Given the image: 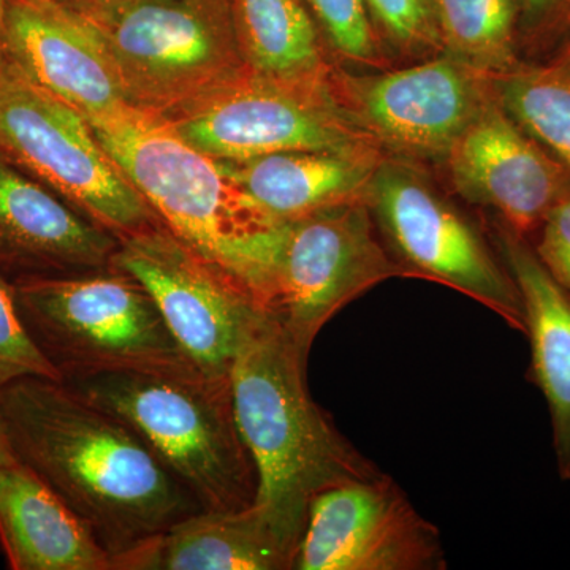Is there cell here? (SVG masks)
<instances>
[{"label": "cell", "mask_w": 570, "mask_h": 570, "mask_svg": "<svg viewBox=\"0 0 570 570\" xmlns=\"http://www.w3.org/2000/svg\"><path fill=\"white\" fill-rule=\"evenodd\" d=\"M498 247L523 303L531 374L549 406L558 472L570 480V292L509 227L499 228Z\"/></svg>", "instance_id": "cell-18"}, {"label": "cell", "mask_w": 570, "mask_h": 570, "mask_svg": "<svg viewBox=\"0 0 570 570\" xmlns=\"http://www.w3.org/2000/svg\"><path fill=\"white\" fill-rule=\"evenodd\" d=\"M564 58H562V61L560 63V67L558 69H561L562 71H566V73L570 75V43L568 45V50H566Z\"/></svg>", "instance_id": "cell-32"}, {"label": "cell", "mask_w": 570, "mask_h": 570, "mask_svg": "<svg viewBox=\"0 0 570 570\" xmlns=\"http://www.w3.org/2000/svg\"><path fill=\"white\" fill-rule=\"evenodd\" d=\"M379 36L401 51H442L431 0H365Z\"/></svg>", "instance_id": "cell-25"}, {"label": "cell", "mask_w": 570, "mask_h": 570, "mask_svg": "<svg viewBox=\"0 0 570 570\" xmlns=\"http://www.w3.org/2000/svg\"><path fill=\"white\" fill-rule=\"evenodd\" d=\"M306 360L265 311L230 370L236 425L257 472L254 505L296 549L317 493L379 474L311 397Z\"/></svg>", "instance_id": "cell-2"}, {"label": "cell", "mask_w": 570, "mask_h": 570, "mask_svg": "<svg viewBox=\"0 0 570 570\" xmlns=\"http://www.w3.org/2000/svg\"><path fill=\"white\" fill-rule=\"evenodd\" d=\"M0 420L13 455L36 472L118 562L200 502L122 420L56 379L0 389Z\"/></svg>", "instance_id": "cell-1"}, {"label": "cell", "mask_w": 570, "mask_h": 570, "mask_svg": "<svg viewBox=\"0 0 570 570\" xmlns=\"http://www.w3.org/2000/svg\"><path fill=\"white\" fill-rule=\"evenodd\" d=\"M236 43L255 73L291 82H328L322 33L303 0H228Z\"/></svg>", "instance_id": "cell-21"}, {"label": "cell", "mask_w": 570, "mask_h": 570, "mask_svg": "<svg viewBox=\"0 0 570 570\" xmlns=\"http://www.w3.org/2000/svg\"><path fill=\"white\" fill-rule=\"evenodd\" d=\"M61 382L132 428L204 510L254 504L257 472L236 425L230 376H206L197 367L115 370Z\"/></svg>", "instance_id": "cell-4"}, {"label": "cell", "mask_w": 570, "mask_h": 570, "mask_svg": "<svg viewBox=\"0 0 570 570\" xmlns=\"http://www.w3.org/2000/svg\"><path fill=\"white\" fill-rule=\"evenodd\" d=\"M217 160V159H216ZM382 157L330 151H281L242 160H217L266 212L298 219L356 202H366Z\"/></svg>", "instance_id": "cell-20"}, {"label": "cell", "mask_w": 570, "mask_h": 570, "mask_svg": "<svg viewBox=\"0 0 570 570\" xmlns=\"http://www.w3.org/2000/svg\"><path fill=\"white\" fill-rule=\"evenodd\" d=\"M434 524L387 475L328 487L311 501L294 570L444 569Z\"/></svg>", "instance_id": "cell-13"}, {"label": "cell", "mask_w": 570, "mask_h": 570, "mask_svg": "<svg viewBox=\"0 0 570 570\" xmlns=\"http://www.w3.org/2000/svg\"><path fill=\"white\" fill-rule=\"evenodd\" d=\"M442 51L487 77L513 70L520 0H431Z\"/></svg>", "instance_id": "cell-22"}, {"label": "cell", "mask_w": 570, "mask_h": 570, "mask_svg": "<svg viewBox=\"0 0 570 570\" xmlns=\"http://www.w3.org/2000/svg\"><path fill=\"white\" fill-rule=\"evenodd\" d=\"M535 254L550 275L570 292V195L543 220Z\"/></svg>", "instance_id": "cell-27"}, {"label": "cell", "mask_w": 570, "mask_h": 570, "mask_svg": "<svg viewBox=\"0 0 570 570\" xmlns=\"http://www.w3.org/2000/svg\"><path fill=\"white\" fill-rule=\"evenodd\" d=\"M13 455L11 452L9 441H7L6 433H3L2 420H0V464L9 460Z\"/></svg>", "instance_id": "cell-31"}, {"label": "cell", "mask_w": 570, "mask_h": 570, "mask_svg": "<svg viewBox=\"0 0 570 570\" xmlns=\"http://www.w3.org/2000/svg\"><path fill=\"white\" fill-rule=\"evenodd\" d=\"M184 141L217 160L281 151L381 156L377 142L347 118L328 82L275 80L246 69L163 118Z\"/></svg>", "instance_id": "cell-8"}, {"label": "cell", "mask_w": 570, "mask_h": 570, "mask_svg": "<svg viewBox=\"0 0 570 570\" xmlns=\"http://www.w3.org/2000/svg\"><path fill=\"white\" fill-rule=\"evenodd\" d=\"M40 376L61 381L22 325L13 288L0 276V389L17 379Z\"/></svg>", "instance_id": "cell-26"}, {"label": "cell", "mask_w": 570, "mask_h": 570, "mask_svg": "<svg viewBox=\"0 0 570 570\" xmlns=\"http://www.w3.org/2000/svg\"><path fill=\"white\" fill-rule=\"evenodd\" d=\"M445 160L459 193L497 209L510 230L521 236L542 227L551 209L570 195L560 165L491 97Z\"/></svg>", "instance_id": "cell-15"}, {"label": "cell", "mask_w": 570, "mask_h": 570, "mask_svg": "<svg viewBox=\"0 0 570 570\" xmlns=\"http://www.w3.org/2000/svg\"><path fill=\"white\" fill-rule=\"evenodd\" d=\"M568 24H570V9H569V14H568Z\"/></svg>", "instance_id": "cell-33"}, {"label": "cell", "mask_w": 570, "mask_h": 570, "mask_svg": "<svg viewBox=\"0 0 570 570\" xmlns=\"http://www.w3.org/2000/svg\"><path fill=\"white\" fill-rule=\"evenodd\" d=\"M86 20L146 115L167 118L249 69L228 0H135Z\"/></svg>", "instance_id": "cell-6"}, {"label": "cell", "mask_w": 570, "mask_h": 570, "mask_svg": "<svg viewBox=\"0 0 570 570\" xmlns=\"http://www.w3.org/2000/svg\"><path fill=\"white\" fill-rule=\"evenodd\" d=\"M366 205L389 253L406 275L456 288L524 333L515 281L466 217L406 160L382 159Z\"/></svg>", "instance_id": "cell-9"}, {"label": "cell", "mask_w": 570, "mask_h": 570, "mask_svg": "<svg viewBox=\"0 0 570 570\" xmlns=\"http://www.w3.org/2000/svg\"><path fill=\"white\" fill-rule=\"evenodd\" d=\"M11 288L26 332L61 381L92 371L197 367L149 292L119 269L33 277Z\"/></svg>", "instance_id": "cell-5"}, {"label": "cell", "mask_w": 570, "mask_h": 570, "mask_svg": "<svg viewBox=\"0 0 570 570\" xmlns=\"http://www.w3.org/2000/svg\"><path fill=\"white\" fill-rule=\"evenodd\" d=\"M0 546L13 570H115L88 527L14 455L0 464Z\"/></svg>", "instance_id": "cell-17"}, {"label": "cell", "mask_w": 570, "mask_h": 570, "mask_svg": "<svg viewBox=\"0 0 570 570\" xmlns=\"http://www.w3.org/2000/svg\"><path fill=\"white\" fill-rule=\"evenodd\" d=\"M59 2L77 11L81 17L92 18L96 14L105 13V11L135 2V0H59Z\"/></svg>", "instance_id": "cell-29"}, {"label": "cell", "mask_w": 570, "mask_h": 570, "mask_svg": "<svg viewBox=\"0 0 570 570\" xmlns=\"http://www.w3.org/2000/svg\"><path fill=\"white\" fill-rule=\"evenodd\" d=\"M119 238L75 212L0 154V276L88 275L111 268Z\"/></svg>", "instance_id": "cell-16"}, {"label": "cell", "mask_w": 570, "mask_h": 570, "mask_svg": "<svg viewBox=\"0 0 570 570\" xmlns=\"http://www.w3.org/2000/svg\"><path fill=\"white\" fill-rule=\"evenodd\" d=\"M3 55L26 80L86 121L132 108L91 22L59 0H9Z\"/></svg>", "instance_id": "cell-14"}, {"label": "cell", "mask_w": 570, "mask_h": 570, "mask_svg": "<svg viewBox=\"0 0 570 570\" xmlns=\"http://www.w3.org/2000/svg\"><path fill=\"white\" fill-rule=\"evenodd\" d=\"M490 78L448 55L367 77L333 71L332 89L379 148L403 159H445L490 99Z\"/></svg>", "instance_id": "cell-12"}, {"label": "cell", "mask_w": 570, "mask_h": 570, "mask_svg": "<svg viewBox=\"0 0 570 570\" xmlns=\"http://www.w3.org/2000/svg\"><path fill=\"white\" fill-rule=\"evenodd\" d=\"M366 202L285 220L262 307L309 355L326 322L356 296L404 276Z\"/></svg>", "instance_id": "cell-10"}, {"label": "cell", "mask_w": 570, "mask_h": 570, "mask_svg": "<svg viewBox=\"0 0 570 570\" xmlns=\"http://www.w3.org/2000/svg\"><path fill=\"white\" fill-rule=\"evenodd\" d=\"M326 43L348 61L377 67L384 62L381 36L365 0H303Z\"/></svg>", "instance_id": "cell-24"}, {"label": "cell", "mask_w": 570, "mask_h": 570, "mask_svg": "<svg viewBox=\"0 0 570 570\" xmlns=\"http://www.w3.org/2000/svg\"><path fill=\"white\" fill-rule=\"evenodd\" d=\"M0 154L119 239L164 225L85 116L9 62L0 69Z\"/></svg>", "instance_id": "cell-7"}, {"label": "cell", "mask_w": 570, "mask_h": 570, "mask_svg": "<svg viewBox=\"0 0 570 570\" xmlns=\"http://www.w3.org/2000/svg\"><path fill=\"white\" fill-rule=\"evenodd\" d=\"M520 9L527 24H568L570 0H520Z\"/></svg>", "instance_id": "cell-28"}, {"label": "cell", "mask_w": 570, "mask_h": 570, "mask_svg": "<svg viewBox=\"0 0 570 570\" xmlns=\"http://www.w3.org/2000/svg\"><path fill=\"white\" fill-rule=\"evenodd\" d=\"M9 0H0V69L6 63V55H3V31H6V13Z\"/></svg>", "instance_id": "cell-30"}, {"label": "cell", "mask_w": 570, "mask_h": 570, "mask_svg": "<svg viewBox=\"0 0 570 570\" xmlns=\"http://www.w3.org/2000/svg\"><path fill=\"white\" fill-rule=\"evenodd\" d=\"M491 78L497 100L510 118L570 167V75L553 67L513 69Z\"/></svg>", "instance_id": "cell-23"}, {"label": "cell", "mask_w": 570, "mask_h": 570, "mask_svg": "<svg viewBox=\"0 0 570 570\" xmlns=\"http://www.w3.org/2000/svg\"><path fill=\"white\" fill-rule=\"evenodd\" d=\"M97 140L165 227L264 302L285 220L159 116L130 110L88 121Z\"/></svg>", "instance_id": "cell-3"}, {"label": "cell", "mask_w": 570, "mask_h": 570, "mask_svg": "<svg viewBox=\"0 0 570 570\" xmlns=\"http://www.w3.org/2000/svg\"><path fill=\"white\" fill-rule=\"evenodd\" d=\"M111 268L149 292L171 335L202 373L230 376L239 347L265 313L245 285L165 225L119 239Z\"/></svg>", "instance_id": "cell-11"}, {"label": "cell", "mask_w": 570, "mask_h": 570, "mask_svg": "<svg viewBox=\"0 0 570 570\" xmlns=\"http://www.w3.org/2000/svg\"><path fill=\"white\" fill-rule=\"evenodd\" d=\"M296 543L255 505L195 513L118 562L116 570H294Z\"/></svg>", "instance_id": "cell-19"}]
</instances>
